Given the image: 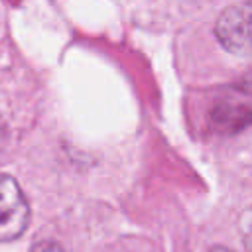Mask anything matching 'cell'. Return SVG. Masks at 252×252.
Returning a JSON list of instances; mask_svg holds the SVG:
<instances>
[{
	"instance_id": "5b68a950",
	"label": "cell",
	"mask_w": 252,
	"mask_h": 252,
	"mask_svg": "<svg viewBox=\"0 0 252 252\" xmlns=\"http://www.w3.org/2000/svg\"><path fill=\"white\" fill-rule=\"evenodd\" d=\"M209 252H232L230 248H226V246H213Z\"/></svg>"
},
{
	"instance_id": "277c9868",
	"label": "cell",
	"mask_w": 252,
	"mask_h": 252,
	"mask_svg": "<svg viewBox=\"0 0 252 252\" xmlns=\"http://www.w3.org/2000/svg\"><path fill=\"white\" fill-rule=\"evenodd\" d=\"M30 252H63V248L53 240H39L32 246Z\"/></svg>"
},
{
	"instance_id": "7a4b0ae2",
	"label": "cell",
	"mask_w": 252,
	"mask_h": 252,
	"mask_svg": "<svg viewBox=\"0 0 252 252\" xmlns=\"http://www.w3.org/2000/svg\"><path fill=\"white\" fill-rule=\"evenodd\" d=\"M219 43L232 55H250V0L228 6L215 24Z\"/></svg>"
},
{
	"instance_id": "3957f363",
	"label": "cell",
	"mask_w": 252,
	"mask_h": 252,
	"mask_svg": "<svg viewBox=\"0 0 252 252\" xmlns=\"http://www.w3.org/2000/svg\"><path fill=\"white\" fill-rule=\"evenodd\" d=\"M248 98H244L242 102L236 100H224L217 106L215 110V118H217V126L219 128H228L230 132L240 130L248 124Z\"/></svg>"
},
{
	"instance_id": "6da1fadb",
	"label": "cell",
	"mask_w": 252,
	"mask_h": 252,
	"mask_svg": "<svg viewBox=\"0 0 252 252\" xmlns=\"http://www.w3.org/2000/svg\"><path fill=\"white\" fill-rule=\"evenodd\" d=\"M30 215L20 183L8 173H0V244L20 238L30 224Z\"/></svg>"
}]
</instances>
